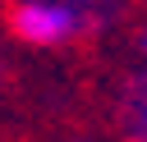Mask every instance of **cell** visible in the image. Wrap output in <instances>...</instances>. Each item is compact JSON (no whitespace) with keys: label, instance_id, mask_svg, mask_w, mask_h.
I'll return each instance as SVG.
<instances>
[{"label":"cell","instance_id":"2","mask_svg":"<svg viewBox=\"0 0 147 142\" xmlns=\"http://www.w3.org/2000/svg\"><path fill=\"white\" fill-rule=\"evenodd\" d=\"M115 119H119L124 142H147V69H133L124 78L119 101H115Z\"/></svg>","mask_w":147,"mask_h":142},{"label":"cell","instance_id":"6","mask_svg":"<svg viewBox=\"0 0 147 142\" xmlns=\"http://www.w3.org/2000/svg\"><path fill=\"white\" fill-rule=\"evenodd\" d=\"M142 55H147V32H142Z\"/></svg>","mask_w":147,"mask_h":142},{"label":"cell","instance_id":"4","mask_svg":"<svg viewBox=\"0 0 147 142\" xmlns=\"http://www.w3.org/2000/svg\"><path fill=\"white\" fill-rule=\"evenodd\" d=\"M0 92H5V55H0Z\"/></svg>","mask_w":147,"mask_h":142},{"label":"cell","instance_id":"1","mask_svg":"<svg viewBox=\"0 0 147 142\" xmlns=\"http://www.w3.org/2000/svg\"><path fill=\"white\" fill-rule=\"evenodd\" d=\"M9 23H14V37L28 46H64L78 32H87V18L64 0H18Z\"/></svg>","mask_w":147,"mask_h":142},{"label":"cell","instance_id":"5","mask_svg":"<svg viewBox=\"0 0 147 142\" xmlns=\"http://www.w3.org/2000/svg\"><path fill=\"white\" fill-rule=\"evenodd\" d=\"M64 142H92V137H64Z\"/></svg>","mask_w":147,"mask_h":142},{"label":"cell","instance_id":"3","mask_svg":"<svg viewBox=\"0 0 147 142\" xmlns=\"http://www.w3.org/2000/svg\"><path fill=\"white\" fill-rule=\"evenodd\" d=\"M69 9H78L83 18H87V27H96V23H106V18H115L119 9H124V0H64Z\"/></svg>","mask_w":147,"mask_h":142}]
</instances>
